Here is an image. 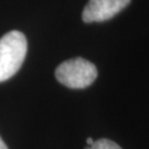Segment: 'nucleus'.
Segmentation results:
<instances>
[{
    "mask_svg": "<svg viewBox=\"0 0 149 149\" xmlns=\"http://www.w3.org/2000/svg\"><path fill=\"white\" fill-rule=\"evenodd\" d=\"M27 51V38L22 32L13 30L0 39V82L9 80L20 70Z\"/></svg>",
    "mask_w": 149,
    "mask_h": 149,
    "instance_id": "nucleus-1",
    "label": "nucleus"
},
{
    "mask_svg": "<svg viewBox=\"0 0 149 149\" xmlns=\"http://www.w3.org/2000/svg\"><path fill=\"white\" fill-rule=\"evenodd\" d=\"M55 77L70 88H85L96 80L97 69L90 61L75 58L60 64L55 70Z\"/></svg>",
    "mask_w": 149,
    "mask_h": 149,
    "instance_id": "nucleus-2",
    "label": "nucleus"
},
{
    "mask_svg": "<svg viewBox=\"0 0 149 149\" xmlns=\"http://www.w3.org/2000/svg\"><path fill=\"white\" fill-rule=\"evenodd\" d=\"M130 0H88L82 19L86 23L106 21L126 8Z\"/></svg>",
    "mask_w": 149,
    "mask_h": 149,
    "instance_id": "nucleus-3",
    "label": "nucleus"
},
{
    "mask_svg": "<svg viewBox=\"0 0 149 149\" xmlns=\"http://www.w3.org/2000/svg\"><path fill=\"white\" fill-rule=\"evenodd\" d=\"M90 149H122L116 143H114L109 139H98L91 145Z\"/></svg>",
    "mask_w": 149,
    "mask_h": 149,
    "instance_id": "nucleus-4",
    "label": "nucleus"
},
{
    "mask_svg": "<svg viewBox=\"0 0 149 149\" xmlns=\"http://www.w3.org/2000/svg\"><path fill=\"white\" fill-rule=\"evenodd\" d=\"M0 149H8L7 145L5 144V141L2 140V138H1V137H0Z\"/></svg>",
    "mask_w": 149,
    "mask_h": 149,
    "instance_id": "nucleus-5",
    "label": "nucleus"
},
{
    "mask_svg": "<svg viewBox=\"0 0 149 149\" xmlns=\"http://www.w3.org/2000/svg\"><path fill=\"white\" fill-rule=\"evenodd\" d=\"M86 143H87V145H90V146H91V145H92L93 143H94V140H93V139H92V138L90 137V138L86 139Z\"/></svg>",
    "mask_w": 149,
    "mask_h": 149,
    "instance_id": "nucleus-6",
    "label": "nucleus"
}]
</instances>
